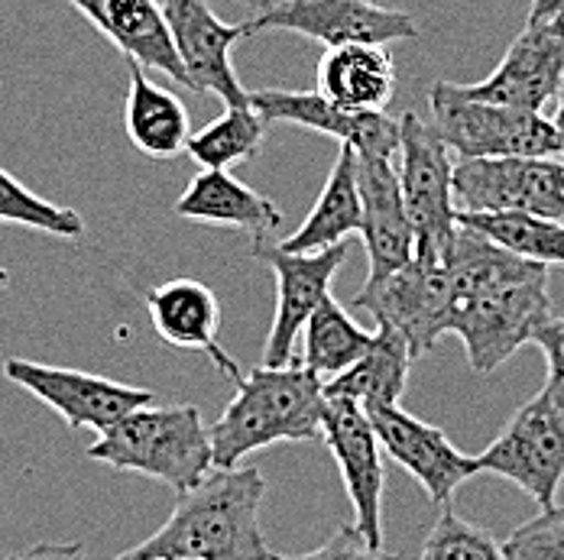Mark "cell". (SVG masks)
I'll use <instances>...</instances> for the list:
<instances>
[{"mask_svg": "<svg viewBox=\"0 0 564 560\" xmlns=\"http://www.w3.org/2000/svg\"><path fill=\"white\" fill-rule=\"evenodd\" d=\"M552 123H555V133H558V143H562V160H564V85H562V91H558V108H555Z\"/></svg>", "mask_w": 564, "mask_h": 560, "instance_id": "36", "label": "cell"}, {"mask_svg": "<svg viewBox=\"0 0 564 560\" xmlns=\"http://www.w3.org/2000/svg\"><path fill=\"white\" fill-rule=\"evenodd\" d=\"M250 256L267 263L276 276V318L263 347V366L280 370L299 356V331H305L318 305L332 295V279L347 260V246L340 243L318 253H285L280 243L253 240Z\"/></svg>", "mask_w": 564, "mask_h": 560, "instance_id": "13", "label": "cell"}, {"mask_svg": "<svg viewBox=\"0 0 564 560\" xmlns=\"http://www.w3.org/2000/svg\"><path fill=\"white\" fill-rule=\"evenodd\" d=\"M325 380L299 356L289 366L243 373L237 395L212 425L215 470H234L243 457L280 441H322Z\"/></svg>", "mask_w": 564, "mask_h": 560, "instance_id": "3", "label": "cell"}, {"mask_svg": "<svg viewBox=\"0 0 564 560\" xmlns=\"http://www.w3.org/2000/svg\"><path fill=\"white\" fill-rule=\"evenodd\" d=\"M357 311L373 315L377 325L393 328L415 356H425L452 334L454 285L445 263L415 256L380 285H364L354 298Z\"/></svg>", "mask_w": 564, "mask_h": 560, "instance_id": "8", "label": "cell"}, {"mask_svg": "<svg viewBox=\"0 0 564 560\" xmlns=\"http://www.w3.org/2000/svg\"><path fill=\"white\" fill-rule=\"evenodd\" d=\"M322 441L335 453V463L354 508V528L377 548H383V457L367 408L357 398L325 393Z\"/></svg>", "mask_w": 564, "mask_h": 560, "instance_id": "14", "label": "cell"}, {"mask_svg": "<svg viewBox=\"0 0 564 560\" xmlns=\"http://www.w3.org/2000/svg\"><path fill=\"white\" fill-rule=\"evenodd\" d=\"M377 334L364 331L344 308L335 301V295H328L318 311L312 315V321L305 325V353L302 363L318 373L325 383H332L335 376L347 373L354 363H360L367 356V350L373 347Z\"/></svg>", "mask_w": 564, "mask_h": 560, "instance_id": "26", "label": "cell"}, {"mask_svg": "<svg viewBox=\"0 0 564 560\" xmlns=\"http://www.w3.org/2000/svg\"><path fill=\"white\" fill-rule=\"evenodd\" d=\"M3 376L20 386L23 393L40 398L46 408H53L68 425V431H108L111 425L123 421L137 408H147L156 402L153 389L127 386L108 376H95L72 366H50L23 356L3 360Z\"/></svg>", "mask_w": 564, "mask_h": 560, "instance_id": "9", "label": "cell"}, {"mask_svg": "<svg viewBox=\"0 0 564 560\" xmlns=\"http://www.w3.org/2000/svg\"><path fill=\"white\" fill-rule=\"evenodd\" d=\"M412 366V350L393 328L377 325V340L360 363L325 383V393L357 398L360 405H399Z\"/></svg>", "mask_w": 564, "mask_h": 560, "instance_id": "25", "label": "cell"}, {"mask_svg": "<svg viewBox=\"0 0 564 560\" xmlns=\"http://www.w3.org/2000/svg\"><path fill=\"white\" fill-rule=\"evenodd\" d=\"M432 127L460 160H562L555 123L542 113L512 111L503 105L474 101L460 85L438 81L429 91Z\"/></svg>", "mask_w": 564, "mask_h": 560, "instance_id": "5", "label": "cell"}, {"mask_svg": "<svg viewBox=\"0 0 564 560\" xmlns=\"http://www.w3.org/2000/svg\"><path fill=\"white\" fill-rule=\"evenodd\" d=\"M250 108L270 127L273 123L305 127L335 136L340 146H354L357 153L399 156V117L390 113L340 111L338 105H332L318 91H280V88L250 91Z\"/></svg>", "mask_w": 564, "mask_h": 560, "instance_id": "18", "label": "cell"}, {"mask_svg": "<svg viewBox=\"0 0 564 560\" xmlns=\"http://www.w3.org/2000/svg\"><path fill=\"white\" fill-rule=\"evenodd\" d=\"M419 560H507L503 558V545H497V538L480 528L470 525L467 518H460L454 512V505H442L435 528L425 538L422 558Z\"/></svg>", "mask_w": 564, "mask_h": 560, "instance_id": "30", "label": "cell"}, {"mask_svg": "<svg viewBox=\"0 0 564 560\" xmlns=\"http://www.w3.org/2000/svg\"><path fill=\"white\" fill-rule=\"evenodd\" d=\"M457 224L470 227L474 233L494 240L509 253L542 263V266H564V224L539 215L522 211H497V215H470L457 211Z\"/></svg>", "mask_w": 564, "mask_h": 560, "instance_id": "27", "label": "cell"}, {"mask_svg": "<svg viewBox=\"0 0 564 560\" xmlns=\"http://www.w3.org/2000/svg\"><path fill=\"white\" fill-rule=\"evenodd\" d=\"M289 30L315 40L328 50L350 43H402L419 36V23L402 13L380 7L373 0H280L270 10L250 17V33Z\"/></svg>", "mask_w": 564, "mask_h": 560, "instance_id": "12", "label": "cell"}, {"mask_svg": "<svg viewBox=\"0 0 564 560\" xmlns=\"http://www.w3.org/2000/svg\"><path fill=\"white\" fill-rule=\"evenodd\" d=\"M399 188L415 230V256L442 263L457 233L452 146L415 111L399 117Z\"/></svg>", "mask_w": 564, "mask_h": 560, "instance_id": "6", "label": "cell"}, {"mask_svg": "<svg viewBox=\"0 0 564 560\" xmlns=\"http://www.w3.org/2000/svg\"><path fill=\"white\" fill-rule=\"evenodd\" d=\"M373 3H380V0H373Z\"/></svg>", "mask_w": 564, "mask_h": 560, "instance_id": "38", "label": "cell"}, {"mask_svg": "<svg viewBox=\"0 0 564 560\" xmlns=\"http://www.w3.org/2000/svg\"><path fill=\"white\" fill-rule=\"evenodd\" d=\"M127 105H123V127L130 143L150 160H175L188 153L192 120L185 105L160 85H153L137 62H127Z\"/></svg>", "mask_w": 564, "mask_h": 560, "instance_id": "23", "label": "cell"}, {"mask_svg": "<svg viewBox=\"0 0 564 560\" xmlns=\"http://www.w3.org/2000/svg\"><path fill=\"white\" fill-rule=\"evenodd\" d=\"M442 263L454 285L452 334L464 340L477 376L497 373L555 318L549 266L509 253L470 227L457 224Z\"/></svg>", "mask_w": 564, "mask_h": 560, "instance_id": "1", "label": "cell"}, {"mask_svg": "<svg viewBox=\"0 0 564 560\" xmlns=\"http://www.w3.org/2000/svg\"><path fill=\"white\" fill-rule=\"evenodd\" d=\"M172 211L185 221L243 230L253 240H267L282 224L280 208L240 178H234L230 168L198 172L175 198Z\"/></svg>", "mask_w": 564, "mask_h": 560, "instance_id": "21", "label": "cell"}, {"mask_svg": "<svg viewBox=\"0 0 564 560\" xmlns=\"http://www.w3.org/2000/svg\"><path fill=\"white\" fill-rule=\"evenodd\" d=\"M263 496L257 466L212 470L175 499L163 528L111 560H280L260 528Z\"/></svg>", "mask_w": 564, "mask_h": 560, "instance_id": "2", "label": "cell"}, {"mask_svg": "<svg viewBox=\"0 0 564 560\" xmlns=\"http://www.w3.org/2000/svg\"><path fill=\"white\" fill-rule=\"evenodd\" d=\"M474 466L516 483L539 512L555 508L564 480V411L545 393L532 395L500 438L474 457Z\"/></svg>", "mask_w": 564, "mask_h": 560, "instance_id": "7", "label": "cell"}, {"mask_svg": "<svg viewBox=\"0 0 564 560\" xmlns=\"http://www.w3.org/2000/svg\"><path fill=\"white\" fill-rule=\"evenodd\" d=\"M3 560H88L85 554V545L82 541H40V545H30L17 554H7Z\"/></svg>", "mask_w": 564, "mask_h": 560, "instance_id": "34", "label": "cell"}, {"mask_svg": "<svg viewBox=\"0 0 564 560\" xmlns=\"http://www.w3.org/2000/svg\"><path fill=\"white\" fill-rule=\"evenodd\" d=\"M532 343L545 353V363H549V383L542 393L564 411V318L555 315L549 325H542L532 337Z\"/></svg>", "mask_w": 564, "mask_h": 560, "instance_id": "33", "label": "cell"}, {"mask_svg": "<svg viewBox=\"0 0 564 560\" xmlns=\"http://www.w3.org/2000/svg\"><path fill=\"white\" fill-rule=\"evenodd\" d=\"M270 123L253 108H227L205 130L192 133L188 156L202 168H230L260 156Z\"/></svg>", "mask_w": 564, "mask_h": 560, "instance_id": "28", "label": "cell"}, {"mask_svg": "<svg viewBox=\"0 0 564 560\" xmlns=\"http://www.w3.org/2000/svg\"><path fill=\"white\" fill-rule=\"evenodd\" d=\"M88 457L117 473L166 483L175 496L195 490L215 470L212 428L195 405H147L88 444Z\"/></svg>", "mask_w": 564, "mask_h": 560, "instance_id": "4", "label": "cell"}, {"mask_svg": "<svg viewBox=\"0 0 564 560\" xmlns=\"http://www.w3.org/2000/svg\"><path fill=\"white\" fill-rule=\"evenodd\" d=\"M558 17H564V0H532L525 26L549 23V20H558Z\"/></svg>", "mask_w": 564, "mask_h": 560, "instance_id": "35", "label": "cell"}, {"mask_svg": "<svg viewBox=\"0 0 564 560\" xmlns=\"http://www.w3.org/2000/svg\"><path fill=\"white\" fill-rule=\"evenodd\" d=\"M91 26L140 68H156L188 91V75L175 53L163 0H68Z\"/></svg>", "mask_w": 564, "mask_h": 560, "instance_id": "20", "label": "cell"}, {"mask_svg": "<svg viewBox=\"0 0 564 560\" xmlns=\"http://www.w3.org/2000/svg\"><path fill=\"white\" fill-rule=\"evenodd\" d=\"M185 560H188V558H185Z\"/></svg>", "mask_w": 564, "mask_h": 560, "instance_id": "39", "label": "cell"}, {"mask_svg": "<svg viewBox=\"0 0 564 560\" xmlns=\"http://www.w3.org/2000/svg\"><path fill=\"white\" fill-rule=\"evenodd\" d=\"M360 227H364V201H360L357 150L340 146L312 215L280 246L285 253H318L340 246L350 233H360Z\"/></svg>", "mask_w": 564, "mask_h": 560, "instance_id": "24", "label": "cell"}, {"mask_svg": "<svg viewBox=\"0 0 564 560\" xmlns=\"http://www.w3.org/2000/svg\"><path fill=\"white\" fill-rule=\"evenodd\" d=\"M147 315L160 340L178 350H202L218 373L240 383V363L218 343L221 328V301L198 279H170L147 292Z\"/></svg>", "mask_w": 564, "mask_h": 560, "instance_id": "19", "label": "cell"}, {"mask_svg": "<svg viewBox=\"0 0 564 560\" xmlns=\"http://www.w3.org/2000/svg\"><path fill=\"white\" fill-rule=\"evenodd\" d=\"M230 3H240V7H250V10H253V17H257V13H263V10H270L273 3H280V0H230Z\"/></svg>", "mask_w": 564, "mask_h": 560, "instance_id": "37", "label": "cell"}, {"mask_svg": "<svg viewBox=\"0 0 564 560\" xmlns=\"http://www.w3.org/2000/svg\"><path fill=\"white\" fill-rule=\"evenodd\" d=\"M507 560H564V505L545 508L519 525L503 545Z\"/></svg>", "mask_w": 564, "mask_h": 560, "instance_id": "31", "label": "cell"}, {"mask_svg": "<svg viewBox=\"0 0 564 560\" xmlns=\"http://www.w3.org/2000/svg\"><path fill=\"white\" fill-rule=\"evenodd\" d=\"M322 98L350 113H387L395 95V62L387 46L350 43L328 50L318 62Z\"/></svg>", "mask_w": 564, "mask_h": 560, "instance_id": "22", "label": "cell"}, {"mask_svg": "<svg viewBox=\"0 0 564 560\" xmlns=\"http://www.w3.org/2000/svg\"><path fill=\"white\" fill-rule=\"evenodd\" d=\"M0 224L40 230L62 240L85 237V218L72 208L53 205L50 198L26 188L13 172L0 168Z\"/></svg>", "mask_w": 564, "mask_h": 560, "instance_id": "29", "label": "cell"}, {"mask_svg": "<svg viewBox=\"0 0 564 560\" xmlns=\"http://www.w3.org/2000/svg\"><path fill=\"white\" fill-rule=\"evenodd\" d=\"M163 13L175 40V53L188 75L192 95H215L225 108H250V91L240 85L230 53L253 36L250 20L227 23L212 0H163Z\"/></svg>", "mask_w": 564, "mask_h": 560, "instance_id": "11", "label": "cell"}, {"mask_svg": "<svg viewBox=\"0 0 564 560\" xmlns=\"http://www.w3.org/2000/svg\"><path fill=\"white\" fill-rule=\"evenodd\" d=\"M364 408L377 431L380 448L402 470H409V476L429 493V499L438 508L452 503L454 490L477 473L474 457L460 453L442 428L409 415L402 405H364Z\"/></svg>", "mask_w": 564, "mask_h": 560, "instance_id": "16", "label": "cell"}, {"mask_svg": "<svg viewBox=\"0 0 564 560\" xmlns=\"http://www.w3.org/2000/svg\"><path fill=\"white\" fill-rule=\"evenodd\" d=\"M357 175L364 201L360 237L370 256L367 285H380L415 260V230L399 188V156L357 153Z\"/></svg>", "mask_w": 564, "mask_h": 560, "instance_id": "17", "label": "cell"}, {"mask_svg": "<svg viewBox=\"0 0 564 560\" xmlns=\"http://www.w3.org/2000/svg\"><path fill=\"white\" fill-rule=\"evenodd\" d=\"M280 560H399L390 551L370 545L354 525H340L338 531L315 551L299 554V558H280Z\"/></svg>", "mask_w": 564, "mask_h": 560, "instance_id": "32", "label": "cell"}, {"mask_svg": "<svg viewBox=\"0 0 564 560\" xmlns=\"http://www.w3.org/2000/svg\"><path fill=\"white\" fill-rule=\"evenodd\" d=\"M457 211H522L564 221V160H460L454 166Z\"/></svg>", "mask_w": 564, "mask_h": 560, "instance_id": "10", "label": "cell"}, {"mask_svg": "<svg viewBox=\"0 0 564 560\" xmlns=\"http://www.w3.org/2000/svg\"><path fill=\"white\" fill-rule=\"evenodd\" d=\"M564 85V17L525 26L503 62L477 85H460L467 98L542 113Z\"/></svg>", "mask_w": 564, "mask_h": 560, "instance_id": "15", "label": "cell"}]
</instances>
